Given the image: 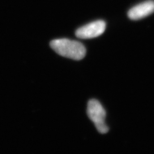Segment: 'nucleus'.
<instances>
[{
  "label": "nucleus",
  "instance_id": "nucleus-1",
  "mask_svg": "<svg viewBox=\"0 0 154 154\" xmlns=\"http://www.w3.org/2000/svg\"><path fill=\"white\" fill-rule=\"evenodd\" d=\"M50 46L57 54L75 60L84 59L86 49L81 42L67 38H59L52 41Z\"/></svg>",
  "mask_w": 154,
  "mask_h": 154
},
{
  "label": "nucleus",
  "instance_id": "nucleus-2",
  "mask_svg": "<svg viewBox=\"0 0 154 154\" xmlns=\"http://www.w3.org/2000/svg\"><path fill=\"white\" fill-rule=\"evenodd\" d=\"M87 112L100 133L106 134L109 132V127L105 121L106 112L102 104L98 100L92 99L89 101Z\"/></svg>",
  "mask_w": 154,
  "mask_h": 154
},
{
  "label": "nucleus",
  "instance_id": "nucleus-4",
  "mask_svg": "<svg viewBox=\"0 0 154 154\" xmlns=\"http://www.w3.org/2000/svg\"><path fill=\"white\" fill-rule=\"evenodd\" d=\"M154 12V2L148 1L137 5L128 12V17L132 20L142 19Z\"/></svg>",
  "mask_w": 154,
  "mask_h": 154
},
{
  "label": "nucleus",
  "instance_id": "nucleus-3",
  "mask_svg": "<svg viewBox=\"0 0 154 154\" xmlns=\"http://www.w3.org/2000/svg\"><path fill=\"white\" fill-rule=\"evenodd\" d=\"M105 27L106 25L103 21H96L77 29L75 35L83 39L97 37L104 32Z\"/></svg>",
  "mask_w": 154,
  "mask_h": 154
}]
</instances>
